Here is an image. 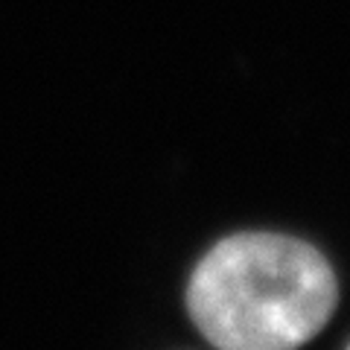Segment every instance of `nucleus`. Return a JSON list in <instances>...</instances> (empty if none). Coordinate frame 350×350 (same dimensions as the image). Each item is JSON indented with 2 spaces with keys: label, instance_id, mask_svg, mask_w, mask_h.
<instances>
[{
  "label": "nucleus",
  "instance_id": "nucleus-1",
  "mask_svg": "<svg viewBox=\"0 0 350 350\" xmlns=\"http://www.w3.org/2000/svg\"><path fill=\"white\" fill-rule=\"evenodd\" d=\"M338 304L330 260L306 239L231 234L196 262L187 312L216 350H298Z\"/></svg>",
  "mask_w": 350,
  "mask_h": 350
},
{
  "label": "nucleus",
  "instance_id": "nucleus-2",
  "mask_svg": "<svg viewBox=\"0 0 350 350\" xmlns=\"http://www.w3.org/2000/svg\"><path fill=\"white\" fill-rule=\"evenodd\" d=\"M347 350H350V345H347Z\"/></svg>",
  "mask_w": 350,
  "mask_h": 350
}]
</instances>
